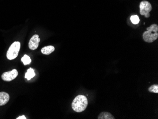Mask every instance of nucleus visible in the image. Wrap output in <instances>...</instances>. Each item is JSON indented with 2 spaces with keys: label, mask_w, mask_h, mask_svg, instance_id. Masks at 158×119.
I'll use <instances>...</instances> for the list:
<instances>
[{
  "label": "nucleus",
  "mask_w": 158,
  "mask_h": 119,
  "mask_svg": "<svg viewBox=\"0 0 158 119\" xmlns=\"http://www.w3.org/2000/svg\"><path fill=\"white\" fill-rule=\"evenodd\" d=\"M88 105V99L84 95H79L75 98L72 103L73 111L77 113H81L86 109Z\"/></svg>",
  "instance_id": "f257e3e1"
},
{
  "label": "nucleus",
  "mask_w": 158,
  "mask_h": 119,
  "mask_svg": "<svg viewBox=\"0 0 158 119\" xmlns=\"http://www.w3.org/2000/svg\"><path fill=\"white\" fill-rule=\"evenodd\" d=\"M146 31L142 34V38L145 41L152 43L157 40L158 38V26L153 24L146 29Z\"/></svg>",
  "instance_id": "f03ea898"
},
{
  "label": "nucleus",
  "mask_w": 158,
  "mask_h": 119,
  "mask_svg": "<svg viewBox=\"0 0 158 119\" xmlns=\"http://www.w3.org/2000/svg\"><path fill=\"white\" fill-rule=\"evenodd\" d=\"M20 43L19 41L13 42L10 46L7 52V58L8 60H13L16 59L20 50Z\"/></svg>",
  "instance_id": "7ed1b4c3"
},
{
  "label": "nucleus",
  "mask_w": 158,
  "mask_h": 119,
  "mask_svg": "<svg viewBox=\"0 0 158 119\" xmlns=\"http://www.w3.org/2000/svg\"><path fill=\"white\" fill-rule=\"evenodd\" d=\"M152 10V4L147 1H142L140 4V13L142 16L148 18L150 16V12Z\"/></svg>",
  "instance_id": "20e7f679"
},
{
  "label": "nucleus",
  "mask_w": 158,
  "mask_h": 119,
  "mask_svg": "<svg viewBox=\"0 0 158 119\" xmlns=\"http://www.w3.org/2000/svg\"><path fill=\"white\" fill-rule=\"evenodd\" d=\"M18 75V72L16 69L12 71L4 72L2 75V79L4 81L10 82L16 79Z\"/></svg>",
  "instance_id": "39448f33"
},
{
  "label": "nucleus",
  "mask_w": 158,
  "mask_h": 119,
  "mask_svg": "<svg viewBox=\"0 0 158 119\" xmlns=\"http://www.w3.org/2000/svg\"><path fill=\"white\" fill-rule=\"evenodd\" d=\"M40 41V39L39 38V36L37 34L34 35L28 42V47L31 50H35L39 47Z\"/></svg>",
  "instance_id": "423d86ee"
},
{
  "label": "nucleus",
  "mask_w": 158,
  "mask_h": 119,
  "mask_svg": "<svg viewBox=\"0 0 158 119\" xmlns=\"http://www.w3.org/2000/svg\"><path fill=\"white\" fill-rule=\"evenodd\" d=\"M9 99V95L6 92H0V106H4L8 103Z\"/></svg>",
  "instance_id": "0eeeda50"
},
{
  "label": "nucleus",
  "mask_w": 158,
  "mask_h": 119,
  "mask_svg": "<svg viewBox=\"0 0 158 119\" xmlns=\"http://www.w3.org/2000/svg\"><path fill=\"white\" fill-rule=\"evenodd\" d=\"M55 47L53 46H46L41 49V52L43 54L48 55L52 53L55 51Z\"/></svg>",
  "instance_id": "6e6552de"
},
{
  "label": "nucleus",
  "mask_w": 158,
  "mask_h": 119,
  "mask_svg": "<svg viewBox=\"0 0 158 119\" xmlns=\"http://www.w3.org/2000/svg\"><path fill=\"white\" fill-rule=\"evenodd\" d=\"M98 119H115V117L110 113L108 112H102L97 117Z\"/></svg>",
  "instance_id": "1a4fd4ad"
},
{
  "label": "nucleus",
  "mask_w": 158,
  "mask_h": 119,
  "mask_svg": "<svg viewBox=\"0 0 158 119\" xmlns=\"http://www.w3.org/2000/svg\"><path fill=\"white\" fill-rule=\"evenodd\" d=\"M35 75L36 74L35 73L34 69L32 68H29L28 69L27 72L26 73L25 78L27 79L28 80H29L32 79L33 77H34Z\"/></svg>",
  "instance_id": "9d476101"
},
{
  "label": "nucleus",
  "mask_w": 158,
  "mask_h": 119,
  "mask_svg": "<svg viewBox=\"0 0 158 119\" xmlns=\"http://www.w3.org/2000/svg\"><path fill=\"white\" fill-rule=\"evenodd\" d=\"M21 61H22L24 65H28V64H31V58L27 55H25L22 57V59H21Z\"/></svg>",
  "instance_id": "9b49d317"
},
{
  "label": "nucleus",
  "mask_w": 158,
  "mask_h": 119,
  "mask_svg": "<svg viewBox=\"0 0 158 119\" xmlns=\"http://www.w3.org/2000/svg\"><path fill=\"white\" fill-rule=\"evenodd\" d=\"M148 91L150 93H158V85H153L151 86L148 89Z\"/></svg>",
  "instance_id": "f8f14e48"
},
{
  "label": "nucleus",
  "mask_w": 158,
  "mask_h": 119,
  "mask_svg": "<svg viewBox=\"0 0 158 119\" xmlns=\"http://www.w3.org/2000/svg\"><path fill=\"white\" fill-rule=\"evenodd\" d=\"M130 20H131V22L134 24H138L140 21V19L137 15H132L130 18Z\"/></svg>",
  "instance_id": "ddd939ff"
},
{
  "label": "nucleus",
  "mask_w": 158,
  "mask_h": 119,
  "mask_svg": "<svg viewBox=\"0 0 158 119\" xmlns=\"http://www.w3.org/2000/svg\"><path fill=\"white\" fill-rule=\"evenodd\" d=\"M17 119H26V117H25L24 115H22L21 116H20V117H18V118H16Z\"/></svg>",
  "instance_id": "4468645a"
}]
</instances>
